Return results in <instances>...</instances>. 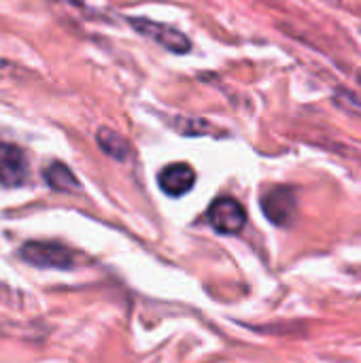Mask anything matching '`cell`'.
Returning a JSON list of instances; mask_svg holds the SVG:
<instances>
[{
	"label": "cell",
	"instance_id": "cell-2",
	"mask_svg": "<svg viewBox=\"0 0 361 363\" xmlns=\"http://www.w3.org/2000/svg\"><path fill=\"white\" fill-rule=\"evenodd\" d=\"M21 259L36 268H55V270H68L74 264V257L70 249H66L60 242H26L19 251Z\"/></svg>",
	"mask_w": 361,
	"mask_h": 363
},
{
	"label": "cell",
	"instance_id": "cell-5",
	"mask_svg": "<svg viewBox=\"0 0 361 363\" xmlns=\"http://www.w3.org/2000/svg\"><path fill=\"white\" fill-rule=\"evenodd\" d=\"M28 179V160L26 153L11 143L0 145V185L19 187Z\"/></svg>",
	"mask_w": 361,
	"mask_h": 363
},
{
	"label": "cell",
	"instance_id": "cell-8",
	"mask_svg": "<svg viewBox=\"0 0 361 363\" xmlns=\"http://www.w3.org/2000/svg\"><path fill=\"white\" fill-rule=\"evenodd\" d=\"M45 181H47V185H49L51 189H55V191L68 194V191L79 189L77 177H74L72 170H70L66 164H62V162H53V164L47 166V170H45Z\"/></svg>",
	"mask_w": 361,
	"mask_h": 363
},
{
	"label": "cell",
	"instance_id": "cell-6",
	"mask_svg": "<svg viewBox=\"0 0 361 363\" xmlns=\"http://www.w3.org/2000/svg\"><path fill=\"white\" fill-rule=\"evenodd\" d=\"M157 183H160V189L166 196L181 198L194 187L196 172H194V168L189 164H170L160 172Z\"/></svg>",
	"mask_w": 361,
	"mask_h": 363
},
{
	"label": "cell",
	"instance_id": "cell-7",
	"mask_svg": "<svg viewBox=\"0 0 361 363\" xmlns=\"http://www.w3.org/2000/svg\"><path fill=\"white\" fill-rule=\"evenodd\" d=\"M96 140H98V147L109 157H113L117 162H123L130 155V143L121 134H117L115 130H111V128H100L96 132Z\"/></svg>",
	"mask_w": 361,
	"mask_h": 363
},
{
	"label": "cell",
	"instance_id": "cell-1",
	"mask_svg": "<svg viewBox=\"0 0 361 363\" xmlns=\"http://www.w3.org/2000/svg\"><path fill=\"white\" fill-rule=\"evenodd\" d=\"M130 26H132L140 36H145V38L157 43L160 47H164V49H168V51H172V53H187V51L191 49L189 38H187L181 30H177V28H172V26H168V23L153 21V19H147V17H132V19H130Z\"/></svg>",
	"mask_w": 361,
	"mask_h": 363
},
{
	"label": "cell",
	"instance_id": "cell-3",
	"mask_svg": "<svg viewBox=\"0 0 361 363\" xmlns=\"http://www.w3.org/2000/svg\"><path fill=\"white\" fill-rule=\"evenodd\" d=\"M262 211L266 219L279 228H289L298 217V198L291 187H272L262 196Z\"/></svg>",
	"mask_w": 361,
	"mask_h": 363
},
{
	"label": "cell",
	"instance_id": "cell-4",
	"mask_svg": "<svg viewBox=\"0 0 361 363\" xmlns=\"http://www.w3.org/2000/svg\"><path fill=\"white\" fill-rule=\"evenodd\" d=\"M206 221L219 234H238L247 223V213L240 206V202L226 196V198H217L209 206Z\"/></svg>",
	"mask_w": 361,
	"mask_h": 363
}]
</instances>
